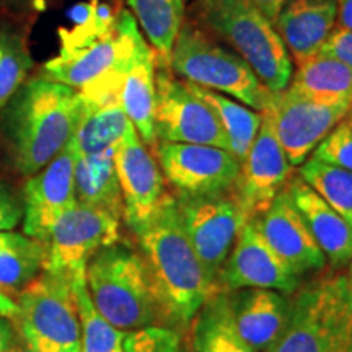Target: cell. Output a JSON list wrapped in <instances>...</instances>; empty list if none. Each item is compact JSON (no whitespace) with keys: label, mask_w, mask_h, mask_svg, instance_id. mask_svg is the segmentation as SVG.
Wrapping results in <instances>:
<instances>
[{"label":"cell","mask_w":352,"mask_h":352,"mask_svg":"<svg viewBox=\"0 0 352 352\" xmlns=\"http://www.w3.org/2000/svg\"><path fill=\"white\" fill-rule=\"evenodd\" d=\"M318 54L333 57L352 69V32L344 28H334Z\"/></svg>","instance_id":"e575fe53"},{"label":"cell","mask_w":352,"mask_h":352,"mask_svg":"<svg viewBox=\"0 0 352 352\" xmlns=\"http://www.w3.org/2000/svg\"><path fill=\"white\" fill-rule=\"evenodd\" d=\"M114 165L122 196V217L132 232H138L155 215L168 195L164 173L135 127L116 147Z\"/></svg>","instance_id":"2e32d148"},{"label":"cell","mask_w":352,"mask_h":352,"mask_svg":"<svg viewBox=\"0 0 352 352\" xmlns=\"http://www.w3.org/2000/svg\"><path fill=\"white\" fill-rule=\"evenodd\" d=\"M294 166L277 139L270 114L263 113L256 139L240 164L233 196L248 219H256L271 206L274 197L287 186Z\"/></svg>","instance_id":"9a60e30c"},{"label":"cell","mask_w":352,"mask_h":352,"mask_svg":"<svg viewBox=\"0 0 352 352\" xmlns=\"http://www.w3.org/2000/svg\"><path fill=\"white\" fill-rule=\"evenodd\" d=\"M186 85L197 98H201L212 109L219 124L222 126L227 135L228 152L241 164L256 139L263 121V113L254 111L246 104L219 94V91L208 90V88L197 87L189 82H186Z\"/></svg>","instance_id":"4316f807"},{"label":"cell","mask_w":352,"mask_h":352,"mask_svg":"<svg viewBox=\"0 0 352 352\" xmlns=\"http://www.w3.org/2000/svg\"><path fill=\"white\" fill-rule=\"evenodd\" d=\"M72 276L43 270L19 294L10 321L23 352H80V318Z\"/></svg>","instance_id":"52a82bcc"},{"label":"cell","mask_w":352,"mask_h":352,"mask_svg":"<svg viewBox=\"0 0 352 352\" xmlns=\"http://www.w3.org/2000/svg\"><path fill=\"white\" fill-rule=\"evenodd\" d=\"M72 289L80 318V352H124L126 331L103 318L91 302L85 283V270L74 272Z\"/></svg>","instance_id":"f1b7e54d"},{"label":"cell","mask_w":352,"mask_h":352,"mask_svg":"<svg viewBox=\"0 0 352 352\" xmlns=\"http://www.w3.org/2000/svg\"><path fill=\"white\" fill-rule=\"evenodd\" d=\"M140 36L131 12L95 7L80 25L63 32L59 54L43 65L41 78L80 91L124 64Z\"/></svg>","instance_id":"3957f363"},{"label":"cell","mask_w":352,"mask_h":352,"mask_svg":"<svg viewBox=\"0 0 352 352\" xmlns=\"http://www.w3.org/2000/svg\"><path fill=\"white\" fill-rule=\"evenodd\" d=\"M191 352H256L236 331L227 292H215L191 321Z\"/></svg>","instance_id":"484cf974"},{"label":"cell","mask_w":352,"mask_h":352,"mask_svg":"<svg viewBox=\"0 0 352 352\" xmlns=\"http://www.w3.org/2000/svg\"><path fill=\"white\" fill-rule=\"evenodd\" d=\"M256 220L259 232L270 248L297 276L321 271L328 264L327 256L294 208L285 188Z\"/></svg>","instance_id":"ac0fdd59"},{"label":"cell","mask_w":352,"mask_h":352,"mask_svg":"<svg viewBox=\"0 0 352 352\" xmlns=\"http://www.w3.org/2000/svg\"><path fill=\"white\" fill-rule=\"evenodd\" d=\"M82 95L64 83L33 78L13 95L3 111V134L15 168L32 176L72 139L83 114Z\"/></svg>","instance_id":"7a4b0ae2"},{"label":"cell","mask_w":352,"mask_h":352,"mask_svg":"<svg viewBox=\"0 0 352 352\" xmlns=\"http://www.w3.org/2000/svg\"><path fill=\"white\" fill-rule=\"evenodd\" d=\"M134 235L165 324L188 328L217 290L192 250L176 197L168 192L155 215Z\"/></svg>","instance_id":"6da1fadb"},{"label":"cell","mask_w":352,"mask_h":352,"mask_svg":"<svg viewBox=\"0 0 352 352\" xmlns=\"http://www.w3.org/2000/svg\"><path fill=\"white\" fill-rule=\"evenodd\" d=\"M346 280H347V284H349L351 287H352V259L349 261V264H347V276H346Z\"/></svg>","instance_id":"7bdbcfd3"},{"label":"cell","mask_w":352,"mask_h":352,"mask_svg":"<svg viewBox=\"0 0 352 352\" xmlns=\"http://www.w3.org/2000/svg\"><path fill=\"white\" fill-rule=\"evenodd\" d=\"M46 246L43 240L19 235L0 248V290L21 292L44 270Z\"/></svg>","instance_id":"f546056e"},{"label":"cell","mask_w":352,"mask_h":352,"mask_svg":"<svg viewBox=\"0 0 352 352\" xmlns=\"http://www.w3.org/2000/svg\"><path fill=\"white\" fill-rule=\"evenodd\" d=\"M294 208L300 214L308 232L333 267H342L352 259V226L303 183L300 176L285 186Z\"/></svg>","instance_id":"ffe728a7"},{"label":"cell","mask_w":352,"mask_h":352,"mask_svg":"<svg viewBox=\"0 0 352 352\" xmlns=\"http://www.w3.org/2000/svg\"><path fill=\"white\" fill-rule=\"evenodd\" d=\"M184 0H127L145 41L155 52L157 67L170 69V56L184 23Z\"/></svg>","instance_id":"d4e9b609"},{"label":"cell","mask_w":352,"mask_h":352,"mask_svg":"<svg viewBox=\"0 0 352 352\" xmlns=\"http://www.w3.org/2000/svg\"><path fill=\"white\" fill-rule=\"evenodd\" d=\"M77 151L72 142L30 176L23 191V230L30 239L44 240L57 219L77 204L74 188Z\"/></svg>","instance_id":"e0dca14e"},{"label":"cell","mask_w":352,"mask_h":352,"mask_svg":"<svg viewBox=\"0 0 352 352\" xmlns=\"http://www.w3.org/2000/svg\"><path fill=\"white\" fill-rule=\"evenodd\" d=\"M338 28L352 32V0H338Z\"/></svg>","instance_id":"f35d334b"},{"label":"cell","mask_w":352,"mask_h":352,"mask_svg":"<svg viewBox=\"0 0 352 352\" xmlns=\"http://www.w3.org/2000/svg\"><path fill=\"white\" fill-rule=\"evenodd\" d=\"M352 111V101L318 103L290 94H274L267 111L274 132L292 166L302 165L318 144Z\"/></svg>","instance_id":"4fadbf2b"},{"label":"cell","mask_w":352,"mask_h":352,"mask_svg":"<svg viewBox=\"0 0 352 352\" xmlns=\"http://www.w3.org/2000/svg\"><path fill=\"white\" fill-rule=\"evenodd\" d=\"M152 151L164 178L178 195L176 197L232 192L239 178L240 162L226 148L157 142Z\"/></svg>","instance_id":"8fae6325"},{"label":"cell","mask_w":352,"mask_h":352,"mask_svg":"<svg viewBox=\"0 0 352 352\" xmlns=\"http://www.w3.org/2000/svg\"><path fill=\"white\" fill-rule=\"evenodd\" d=\"M192 19L201 28L217 34L254 70L271 94L287 90L292 59L276 26L246 0H196Z\"/></svg>","instance_id":"5b68a950"},{"label":"cell","mask_w":352,"mask_h":352,"mask_svg":"<svg viewBox=\"0 0 352 352\" xmlns=\"http://www.w3.org/2000/svg\"><path fill=\"white\" fill-rule=\"evenodd\" d=\"M170 70L184 82L230 96L258 113L267 111L274 98L245 59L192 21H184L176 36Z\"/></svg>","instance_id":"8992f818"},{"label":"cell","mask_w":352,"mask_h":352,"mask_svg":"<svg viewBox=\"0 0 352 352\" xmlns=\"http://www.w3.org/2000/svg\"><path fill=\"white\" fill-rule=\"evenodd\" d=\"M83 104L80 122L70 139L78 157L116 147L134 127L120 103L88 104L83 101Z\"/></svg>","instance_id":"83f0119b"},{"label":"cell","mask_w":352,"mask_h":352,"mask_svg":"<svg viewBox=\"0 0 352 352\" xmlns=\"http://www.w3.org/2000/svg\"><path fill=\"white\" fill-rule=\"evenodd\" d=\"M33 60L23 36L0 26V111L23 87Z\"/></svg>","instance_id":"1f68e13d"},{"label":"cell","mask_w":352,"mask_h":352,"mask_svg":"<svg viewBox=\"0 0 352 352\" xmlns=\"http://www.w3.org/2000/svg\"><path fill=\"white\" fill-rule=\"evenodd\" d=\"M23 208L19 197L3 183H0V232H8L20 223Z\"/></svg>","instance_id":"d590c367"},{"label":"cell","mask_w":352,"mask_h":352,"mask_svg":"<svg viewBox=\"0 0 352 352\" xmlns=\"http://www.w3.org/2000/svg\"><path fill=\"white\" fill-rule=\"evenodd\" d=\"M246 2L252 3L264 19H267L272 25H276L280 12H283V8L285 7V3H287L289 0H246Z\"/></svg>","instance_id":"74e56055"},{"label":"cell","mask_w":352,"mask_h":352,"mask_svg":"<svg viewBox=\"0 0 352 352\" xmlns=\"http://www.w3.org/2000/svg\"><path fill=\"white\" fill-rule=\"evenodd\" d=\"M116 147L95 153V155L77 157L76 170H74V188H76L77 202L107 210L121 219L122 196L116 165H114Z\"/></svg>","instance_id":"603a6c76"},{"label":"cell","mask_w":352,"mask_h":352,"mask_svg":"<svg viewBox=\"0 0 352 352\" xmlns=\"http://www.w3.org/2000/svg\"><path fill=\"white\" fill-rule=\"evenodd\" d=\"M155 76L157 57L145 41L144 34L139 38L122 77L120 103L129 118L139 138L147 147H155V127H153V111H155Z\"/></svg>","instance_id":"7402d4cb"},{"label":"cell","mask_w":352,"mask_h":352,"mask_svg":"<svg viewBox=\"0 0 352 352\" xmlns=\"http://www.w3.org/2000/svg\"><path fill=\"white\" fill-rule=\"evenodd\" d=\"M184 2H188V0H184Z\"/></svg>","instance_id":"f6af8a7d"},{"label":"cell","mask_w":352,"mask_h":352,"mask_svg":"<svg viewBox=\"0 0 352 352\" xmlns=\"http://www.w3.org/2000/svg\"><path fill=\"white\" fill-rule=\"evenodd\" d=\"M120 222L121 219L107 210L77 202L57 219L43 240L44 270L69 274L83 271L95 253L120 241Z\"/></svg>","instance_id":"7c38bea8"},{"label":"cell","mask_w":352,"mask_h":352,"mask_svg":"<svg viewBox=\"0 0 352 352\" xmlns=\"http://www.w3.org/2000/svg\"><path fill=\"white\" fill-rule=\"evenodd\" d=\"M336 352H352V323H351L349 333H347L344 342H342L341 347Z\"/></svg>","instance_id":"b9f144b4"},{"label":"cell","mask_w":352,"mask_h":352,"mask_svg":"<svg viewBox=\"0 0 352 352\" xmlns=\"http://www.w3.org/2000/svg\"><path fill=\"white\" fill-rule=\"evenodd\" d=\"M314 157L324 164L352 171V118L347 116L318 144Z\"/></svg>","instance_id":"836d02e7"},{"label":"cell","mask_w":352,"mask_h":352,"mask_svg":"<svg viewBox=\"0 0 352 352\" xmlns=\"http://www.w3.org/2000/svg\"><path fill=\"white\" fill-rule=\"evenodd\" d=\"M16 311V302L8 294L0 290V316H6L10 320Z\"/></svg>","instance_id":"ab89813d"},{"label":"cell","mask_w":352,"mask_h":352,"mask_svg":"<svg viewBox=\"0 0 352 352\" xmlns=\"http://www.w3.org/2000/svg\"><path fill=\"white\" fill-rule=\"evenodd\" d=\"M124 352H182L178 329L153 324L126 331Z\"/></svg>","instance_id":"d6a6232c"},{"label":"cell","mask_w":352,"mask_h":352,"mask_svg":"<svg viewBox=\"0 0 352 352\" xmlns=\"http://www.w3.org/2000/svg\"><path fill=\"white\" fill-rule=\"evenodd\" d=\"M0 352H23L12 321L0 316Z\"/></svg>","instance_id":"8d00e7d4"},{"label":"cell","mask_w":352,"mask_h":352,"mask_svg":"<svg viewBox=\"0 0 352 352\" xmlns=\"http://www.w3.org/2000/svg\"><path fill=\"white\" fill-rule=\"evenodd\" d=\"M298 176L352 226V171L310 157L300 165Z\"/></svg>","instance_id":"4dcf8cb0"},{"label":"cell","mask_w":352,"mask_h":352,"mask_svg":"<svg viewBox=\"0 0 352 352\" xmlns=\"http://www.w3.org/2000/svg\"><path fill=\"white\" fill-rule=\"evenodd\" d=\"M85 283L96 310L118 329L166 327L144 259L131 246L118 241L95 253Z\"/></svg>","instance_id":"277c9868"},{"label":"cell","mask_w":352,"mask_h":352,"mask_svg":"<svg viewBox=\"0 0 352 352\" xmlns=\"http://www.w3.org/2000/svg\"><path fill=\"white\" fill-rule=\"evenodd\" d=\"M338 0H290L276 21V30L297 65L318 54L334 30Z\"/></svg>","instance_id":"44dd1931"},{"label":"cell","mask_w":352,"mask_h":352,"mask_svg":"<svg viewBox=\"0 0 352 352\" xmlns=\"http://www.w3.org/2000/svg\"><path fill=\"white\" fill-rule=\"evenodd\" d=\"M153 127L157 142L201 144L228 151L227 135L212 109L170 69L157 67Z\"/></svg>","instance_id":"30bf717a"},{"label":"cell","mask_w":352,"mask_h":352,"mask_svg":"<svg viewBox=\"0 0 352 352\" xmlns=\"http://www.w3.org/2000/svg\"><path fill=\"white\" fill-rule=\"evenodd\" d=\"M352 323V287L346 276L320 277L290 297V315L267 352H336Z\"/></svg>","instance_id":"ba28073f"},{"label":"cell","mask_w":352,"mask_h":352,"mask_svg":"<svg viewBox=\"0 0 352 352\" xmlns=\"http://www.w3.org/2000/svg\"><path fill=\"white\" fill-rule=\"evenodd\" d=\"M227 297L243 341L256 352L270 351L289 321V296L271 289H240L227 292Z\"/></svg>","instance_id":"d6986e66"},{"label":"cell","mask_w":352,"mask_h":352,"mask_svg":"<svg viewBox=\"0 0 352 352\" xmlns=\"http://www.w3.org/2000/svg\"><path fill=\"white\" fill-rule=\"evenodd\" d=\"M184 228L206 276L217 290L219 276L248 215L233 192L176 197ZM219 292V290H217Z\"/></svg>","instance_id":"9c48e42d"},{"label":"cell","mask_w":352,"mask_h":352,"mask_svg":"<svg viewBox=\"0 0 352 352\" xmlns=\"http://www.w3.org/2000/svg\"><path fill=\"white\" fill-rule=\"evenodd\" d=\"M16 233H8V232H0V248H3V246L10 245L13 240L16 239Z\"/></svg>","instance_id":"60d3db41"},{"label":"cell","mask_w":352,"mask_h":352,"mask_svg":"<svg viewBox=\"0 0 352 352\" xmlns=\"http://www.w3.org/2000/svg\"><path fill=\"white\" fill-rule=\"evenodd\" d=\"M302 277L270 248L259 232L258 220L250 219L236 236L222 272L219 276V292L240 289H271L292 296L300 287Z\"/></svg>","instance_id":"5bb4252c"},{"label":"cell","mask_w":352,"mask_h":352,"mask_svg":"<svg viewBox=\"0 0 352 352\" xmlns=\"http://www.w3.org/2000/svg\"><path fill=\"white\" fill-rule=\"evenodd\" d=\"M287 90L318 103L352 101V69L333 57L316 54L297 65Z\"/></svg>","instance_id":"cb8c5ba5"},{"label":"cell","mask_w":352,"mask_h":352,"mask_svg":"<svg viewBox=\"0 0 352 352\" xmlns=\"http://www.w3.org/2000/svg\"><path fill=\"white\" fill-rule=\"evenodd\" d=\"M111 2H113V6H114V8H116V10H121V8H120L121 0H111Z\"/></svg>","instance_id":"ee69618b"}]
</instances>
